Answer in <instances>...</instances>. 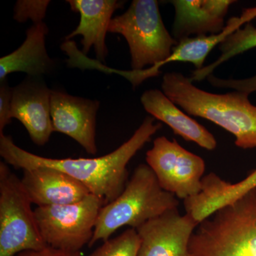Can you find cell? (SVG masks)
Returning a JSON list of instances; mask_svg holds the SVG:
<instances>
[{"label":"cell","instance_id":"8992f818","mask_svg":"<svg viewBox=\"0 0 256 256\" xmlns=\"http://www.w3.org/2000/svg\"><path fill=\"white\" fill-rule=\"evenodd\" d=\"M105 205L90 194L70 204L37 206L35 217L44 242L58 250L80 252L92 240L99 213Z\"/></svg>","mask_w":256,"mask_h":256},{"label":"cell","instance_id":"ac0fdd59","mask_svg":"<svg viewBox=\"0 0 256 256\" xmlns=\"http://www.w3.org/2000/svg\"><path fill=\"white\" fill-rule=\"evenodd\" d=\"M140 239L137 230L130 228L118 237L108 239L87 256H138Z\"/></svg>","mask_w":256,"mask_h":256},{"label":"cell","instance_id":"5bb4252c","mask_svg":"<svg viewBox=\"0 0 256 256\" xmlns=\"http://www.w3.org/2000/svg\"><path fill=\"white\" fill-rule=\"evenodd\" d=\"M144 110L152 117L168 124L175 134L196 143L207 150L217 146L216 138L204 126L180 110L164 92L150 89L143 92L140 98Z\"/></svg>","mask_w":256,"mask_h":256},{"label":"cell","instance_id":"7a4b0ae2","mask_svg":"<svg viewBox=\"0 0 256 256\" xmlns=\"http://www.w3.org/2000/svg\"><path fill=\"white\" fill-rule=\"evenodd\" d=\"M162 90L186 114L208 120L232 133L238 148H256V106L249 100L248 94L236 90L224 94L206 92L174 72L164 74Z\"/></svg>","mask_w":256,"mask_h":256},{"label":"cell","instance_id":"3957f363","mask_svg":"<svg viewBox=\"0 0 256 256\" xmlns=\"http://www.w3.org/2000/svg\"><path fill=\"white\" fill-rule=\"evenodd\" d=\"M108 32L122 35L128 42L132 70H120L119 74L133 88L154 77L156 68L178 44L165 28L156 0L132 1L124 14L112 18Z\"/></svg>","mask_w":256,"mask_h":256},{"label":"cell","instance_id":"44dd1931","mask_svg":"<svg viewBox=\"0 0 256 256\" xmlns=\"http://www.w3.org/2000/svg\"><path fill=\"white\" fill-rule=\"evenodd\" d=\"M0 133L12 122L11 104L13 88L10 86L8 80H0Z\"/></svg>","mask_w":256,"mask_h":256},{"label":"cell","instance_id":"ba28073f","mask_svg":"<svg viewBox=\"0 0 256 256\" xmlns=\"http://www.w3.org/2000/svg\"><path fill=\"white\" fill-rule=\"evenodd\" d=\"M191 215L178 208L166 210L138 227V256H190L188 244L197 226Z\"/></svg>","mask_w":256,"mask_h":256},{"label":"cell","instance_id":"d6986e66","mask_svg":"<svg viewBox=\"0 0 256 256\" xmlns=\"http://www.w3.org/2000/svg\"><path fill=\"white\" fill-rule=\"evenodd\" d=\"M48 0H18L14 8V20L24 23L31 20L34 24L42 22L46 16Z\"/></svg>","mask_w":256,"mask_h":256},{"label":"cell","instance_id":"7402d4cb","mask_svg":"<svg viewBox=\"0 0 256 256\" xmlns=\"http://www.w3.org/2000/svg\"><path fill=\"white\" fill-rule=\"evenodd\" d=\"M15 256H80V252H67L47 246L38 250H26L20 252Z\"/></svg>","mask_w":256,"mask_h":256},{"label":"cell","instance_id":"9a60e30c","mask_svg":"<svg viewBox=\"0 0 256 256\" xmlns=\"http://www.w3.org/2000/svg\"><path fill=\"white\" fill-rule=\"evenodd\" d=\"M48 28L46 24H33L28 28L26 38L18 50L0 58V80L9 74L22 72L28 76L42 78L53 72L54 60L50 58L46 48Z\"/></svg>","mask_w":256,"mask_h":256},{"label":"cell","instance_id":"e0dca14e","mask_svg":"<svg viewBox=\"0 0 256 256\" xmlns=\"http://www.w3.org/2000/svg\"><path fill=\"white\" fill-rule=\"evenodd\" d=\"M256 47V26L247 23L244 28H240L224 40L220 44L222 54L213 64L204 66L202 69L192 72V82H201L213 73L220 64L227 62L236 56L240 54Z\"/></svg>","mask_w":256,"mask_h":256},{"label":"cell","instance_id":"4fadbf2b","mask_svg":"<svg viewBox=\"0 0 256 256\" xmlns=\"http://www.w3.org/2000/svg\"><path fill=\"white\" fill-rule=\"evenodd\" d=\"M72 10L80 14L78 26L65 37L70 40L80 35L82 54L86 55L94 47L98 62L105 63L108 56L106 34L116 10L122 8L124 2L116 0H68Z\"/></svg>","mask_w":256,"mask_h":256},{"label":"cell","instance_id":"ffe728a7","mask_svg":"<svg viewBox=\"0 0 256 256\" xmlns=\"http://www.w3.org/2000/svg\"><path fill=\"white\" fill-rule=\"evenodd\" d=\"M206 79L212 86L218 88H232L248 95L256 92V74L250 78L244 79L220 78L210 74Z\"/></svg>","mask_w":256,"mask_h":256},{"label":"cell","instance_id":"277c9868","mask_svg":"<svg viewBox=\"0 0 256 256\" xmlns=\"http://www.w3.org/2000/svg\"><path fill=\"white\" fill-rule=\"evenodd\" d=\"M178 204V197L160 186L148 164L138 165L121 194L101 208L88 246L98 240L106 242L124 226L137 229Z\"/></svg>","mask_w":256,"mask_h":256},{"label":"cell","instance_id":"30bf717a","mask_svg":"<svg viewBox=\"0 0 256 256\" xmlns=\"http://www.w3.org/2000/svg\"><path fill=\"white\" fill-rule=\"evenodd\" d=\"M99 107L98 100L52 90L50 116L54 130L72 138L88 154H96V114Z\"/></svg>","mask_w":256,"mask_h":256},{"label":"cell","instance_id":"6da1fadb","mask_svg":"<svg viewBox=\"0 0 256 256\" xmlns=\"http://www.w3.org/2000/svg\"><path fill=\"white\" fill-rule=\"evenodd\" d=\"M156 118L148 116L132 137L110 154L94 158L53 159L36 156L16 146L11 136L0 133V154L4 162L16 169L50 168L60 170L86 186L92 194L106 204L114 201L128 183L127 166L162 128Z\"/></svg>","mask_w":256,"mask_h":256},{"label":"cell","instance_id":"5b68a950","mask_svg":"<svg viewBox=\"0 0 256 256\" xmlns=\"http://www.w3.org/2000/svg\"><path fill=\"white\" fill-rule=\"evenodd\" d=\"M22 180L0 162V256L47 247Z\"/></svg>","mask_w":256,"mask_h":256},{"label":"cell","instance_id":"7c38bea8","mask_svg":"<svg viewBox=\"0 0 256 256\" xmlns=\"http://www.w3.org/2000/svg\"><path fill=\"white\" fill-rule=\"evenodd\" d=\"M21 180L32 203L37 206L70 204L90 194L78 180L53 168L24 170Z\"/></svg>","mask_w":256,"mask_h":256},{"label":"cell","instance_id":"52a82bcc","mask_svg":"<svg viewBox=\"0 0 256 256\" xmlns=\"http://www.w3.org/2000/svg\"><path fill=\"white\" fill-rule=\"evenodd\" d=\"M146 161L164 191L184 200L202 191L205 162L201 156L182 148L176 140L158 138L148 151Z\"/></svg>","mask_w":256,"mask_h":256},{"label":"cell","instance_id":"9c48e42d","mask_svg":"<svg viewBox=\"0 0 256 256\" xmlns=\"http://www.w3.org/2000/svg\"><path fill=\"white\" fill-rule=\"evenodd\" d=\"M43 78L28 76L13 88L11 118L22 124L32 142L44 146L54 130L50 116V96Z\"/></svg>","mask_w":256,"mask_h":256},{"label":"cell","instance_id":"8fae6325","mask_svg":"<svg viewBox=\"0 0 256 256\" xmlns=\"http://www.w3.org/2000/svg\"><path fill=\"white\" fill-rule=\"evenodd\" d=\"M174 20L172 36L180 42L192 35L218 34L225 28V18L234 0H172Z\"/></svg>","mask_w":256,"mask_h":256},{"label":"cell","instance_id":"2e32d148","mask_svg":"<svg viewBox=\"0 0 256 256\" xmlns=\"http://www.w3.org/2000/svg\"><path fill=\"white\" fill-rule=\"evenodd\" d=\"M256 188V170L236 184L229 183L214 173L202 178V191L184 200L185 212L198 224L226 205Z\"/></svg>","mask_w":256,"mask_h":256}]
</instances>
